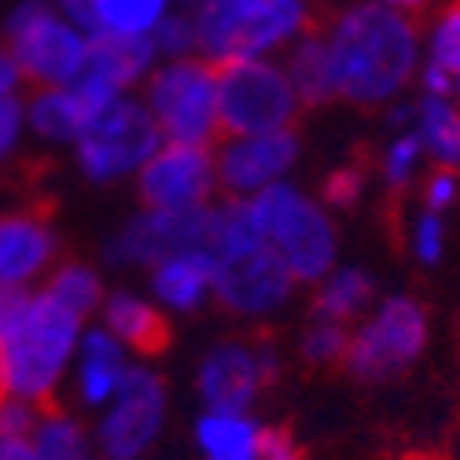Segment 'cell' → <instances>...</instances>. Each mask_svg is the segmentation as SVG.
<instances>
[{
  "label": "cell",
  "instance_id": "4dcf8cb0",
  "mask_svg": "<svg viewBox=\"0 0 460 460\" xmlns=\"http://www.w3.org/2000/svg\"><path fill=\"white\" fill-rule=\"evenodd\" d=\"M405 243H409V254L420 261V265H438L446 258V247H449V221L446 214H435V210H424L420 207L409 221V233H405Z\"/></svg>",
  "mask_w": 460,
  "mask_h": 460
},
{
  "label": "cell",
  "instance_id": "8992f818",
  "mask_svg": "<svg viewBox=\"0 0 460 460\" xmlns=\"http://www.w3.org/2000/svg\"><path fill=\"white\" fill-rule=\"evenodd\" d=\"M431 342V314L409 291L383 295L350 324V347L342 358L358 383H391L405 376Z\"/></svg>",
  "mask_w": 460,
  "mask_h": 460
},
{
  "label": "cell",
  "instance_id": "ab89813d",
  "mask_svg": "<svg viewBox=\"0 0 460 460\" xmlns=\"http://www.w3.org/2000/svg\"><path fill=\"white\" fill-rule=\"evenodd\" d=\"M379 4H387V8H394L402 15H409V19H424L442 4V0H379Z\"/></svg>",
  "mask_w": 460,
  "mask_h": 460
},
{
  "label": "cell",
  "instance_id": "277c9868",
  "mask_svg": "<svg viewBox=\"0 0 460 460\" xmlns=\"http://www.w3.org/2000/svg\"><path fill=\"white\" fill-rule=\"evenodd\" d=\"M78 328L82 317L66 310L59 298H52L49 291L30 295L19 321L0 335L4 368H8V394L37 402L41 409L52 405V387L74 354Z\"/></svg>",
  "mask_w": 460,
  "mask_h": 460
},
{
  "label": "cell",
  "instance_id": "d6986e66",
  "mask_svg": "<svg viewBox=\"0 0 460 460\" xmlns=\"http://www.w3.org/2000/svg\"><path fill=\"white\" fill-rule=\"evenodd\" d=\"M103 317H107V332L133 347L137 354L144 358H155L170 347V324L166 317L155 310V305H147L144 298L129 295V291H119L111 295L107 305H103Z\"/></svg>",
  "mask_w": 460,
  "mask_h": 460
},
{
  "label": "cell",
  "instance_id": "f1b7e54d",
  "mask_svg": "<svg viewBox=\"0 0 460 460\" xmlns=\"http://www.w3.org/2000/svg\"><path fill=\"white\" fill-rule=\"evenodd\" d=\"M33 449L41 460H89L82 428L52 405L41 409V420L33 428Z\"/></svg>",
  "mask_w": 460,
  "mask_h": 460
},
{
  "label": "cell",
  "instance_id": "7402d4cb",
  "mask_svg": "<svg viewBox=\"0 0 460 460\" xmlns=\"http://www.w3.org/2000/svg\"><path fill=\"white\" fill-rule=\"evenodd\" d=\"M261 431L247 412L207 409L196 424V438L207 460H258Z\"/></svg>",
  "mask_w": 460,
  "mask_h": 460
},
{
  "label": "cell",
  "instance_id": "ffe728a7",
  "mask_svg": "<svg viewBox=\"0 0 460 460\" xmlns=\"http://www.w3.org/2000/svg\"><path fill=\"white\" fill-rule=\"evenodd\" d=\"M412 133L424 144L431 166L460 170V103L453 96H424L412 100Z\"/></svg>",
  "mask_w": 460,
  "mask_h": 460
},
{
  "label": "cell",
  "instance_id": "cb8c5ba5",
  "mask_svg": "<svg viewBox=\"0 0 460 460\" xmlns=\"http://www.w3.org/2000/svg\"><path fill=\"white\" fill-rule=\"evenodd\" d=\"M288 78L302 100V107H321L335 100V82H332V63H328V49L324 37L314 26L310 33H302L298 41L288 49Z\"/></svg>",
  "mask_w": 460,
  "mask_h": 460
},
{
  "label": "cell",
  "instance_id": "7bdbcfd3",
  "mask_svg": "<svg viewBox=\"0 0 460 460\" xmlns=\"http://www.w3.org/2000/svg\"><path fill=\"white\" fill-rule=\"evenodd\" d=\"M203 4V0H181V8H188V12H196Z\"/></svg>",
  "mask_w": 460,
  "mask_h": 460
},
{
  "label": "cell",
  "instance_id": "60d3db41",
  "mask_svg": "<svg viewBox=\"0 0 460 460\" xmlns=\"http://www.w3.org/2000/svg\"><path fill=\"white\" fill-rule=\"evenodd\" d=\"M8 394V368H4V347H0V398Z\"/></svg>",
  "mask_w": 460,
  "mask_h": 460
},
{
  "label": "cell",
  "instance_id": "ac0fdd59",
  "mask_svg": "<svg viewBox=\"0 0 460 460\" xmlns=\"http://www.w3.org/2000/svg\"><path fill=\"white\" fill-rule=\"evenodd\" d=\"M155 41L151 37H119V33H89V59L82 74L107 82L114 93L133 85L155 59Z\"/></svg>",
  "mask_w": 460,
  "mask_h": 460
},
{
  "label": "cell",
  "instance_id": "2e32d148",
  "mask_svg": "<svg viewBox=\"0 0 460 460\" xmlns=\"http://www.w3.org/2000/svg\"><path fill=\"white\" fill-rule=\"evenodd\" d=\"M114 100H119V93L107 82L82 74L70 85L37 93L30 103V126L49 140H78Z\"/></svg>",
  "mask_w": 460,
  "mask_h": 460
},
{
  "label": "cell",
  "instance_id": "1f68e13d",
  "mask_svg": "<svg viewBox=\"0 0 460 460\" xmlns=\"http://www.w3.org/2000/svg\"><path fill=\"white\" fill-rule=\"evenodd\" d=\"M350 347V324L314 317V324L302 335V358L310 365H342Z\"/></svg>",
  "mask_w": 460,
  "mask_h": 460
},
{
  "label": "cell",
  "instance_id": "d4e9b609",
  "mask_svg": "<svg viewBox=\"0 0 460 460\" xmlns=\"http://www.w3.org/2000/svg\"><path fill=\"white\" fill-rule=\"evenodd\" d=\"M126 376V361H122V347L107 328L103 332H89L82 342V398L89 405H100L107 398H114L119 383Z\"/></svg>",
  "mask_w": 460,
  "mask_h": 460
},
{
  "label": "cell",
  "instance_id": "44dd1931",
  "mask_svg": "<svg viewBox=\"0 0 460 460\" xmlns=\"http://www.w3.org/2000/svg\"><path fill=\"white\" fill-rule=\"evenodd\" d=\"M314 317L354 324L376 302V280L361 265H335L328 277L314 284Z\"/></svg>",
  "mask_w": 460,
  "mask_h": 460
},
{
  "label": "cell",
  "instance_id": "e0dca14e",
  "mask_svg": "<svg viewBox=\"0 0 460 460\" xmlns=\"http://www.w3.org/2000/svg\"><path fill=\"white\" fill-rule=\"evenodd\" d=\"M56 254L52 228L37 214L0 217V284L22 288L45 270Z\"/></svg>",
  "mask_w": 460,
  "mask_h": 460
},
{
  "label": "cell",
  "instance_id": "9c48e42d",
  "mask_svg": "<svg viewBox=\"0 0 460 460\" xmlns=\"http://www.w3.org/2000/svg\"><path fill=\"white\" fill-rule=\"evenodd\" d=\"M147 111L166 140L173 144H210L221 133L217 119V66L199 59H173L155 70L147 85Z\"/></svg>",
  "mask_w": 460,
  "mask_h": 460
},
{
  "label": "cell",
  "instance_id": "9a60e30c",
  "mask_svg": "<svg viewBox=\"0 0 460 460\" xmlns=\"http://www.w3.org/2000/svg\"><path fill=\"white\" fill-rule=\"evenodd\" d=\"M298 133L291 129H273V133H251V137H233L221 155H217V181L233 191L236 199H247L254 191L270 188L288 177V170L298 163Z\"/></svg>",
  "mask_w": 460,
  "mask_h": 460
},
{
  "label": "cell",
  "instance_id": "836d02e7",
  "mask_svg": "<svg viewBox=\"0 0 460 460\" xmlns=\"http://www.w3.org/2000/svg\"><path fill=\"white\" fill-rule=\"evenodd\" d=\"M365 188H368V177L361 166H339L324 177V203L335 207V210H350L354 203H361L365 196Z\"/></svg>",
  "mask_w": 460,
  "mask_h": 460
},
{
  "label": "cell",
  "instance_id": "d6a6232c",
  "mask_svg": "<svg viewBox=\"0 0 460 460\" xmlns=\"http://www.w3.org/2000/svg\"><path fill=\"white\" fill-rule=\"evenodd\" d=\"M420 188V207L435 210V214H449L460 203V170L449 166H428L424 177L416 181Z\"/></svg>",
  "mask_w": 460,
  "mask_h": 460
},
{
  "label": "cell",
  "instance_id": "603a6c76",
  "mask_svg": "<svg viewBox=\"0 0 460 460\" xmlns=\"http://www.w3.org/2000/svg\"><path fill=\"white\" fill-rule=\"evenodd\" d=\"M214 288V261L207 251H181L155 265V295L173 310H196Z\"/></svg>",
  "mask_w": 460,
  "mask_h": 460
},
{
  "label": "cell",
  "instance_id": "ba28073f",
  "mask_svg": "<svg viewBox=\"0 0 460 460\" xmlns=\"http://www.w3.org/2000/svg\"><path fill=\"white\" fill-rule=\"evenodd\" d=\"M8 52L22 78L37 89H59L82 78L89 59V37L70 19L52 15L41 0H26L8 19Z\"/></svg>",
  "mask_w": 460,
  "mask_h": 460
},
{
  "label": "cell",
  "instance_id": "83f0119b",
  "mask_svg": "<svg viewBox=\"0 0 460 460\" xmlns=\"http://www.w3.org/2000/svg\"><path fill=\"white\" fill-rule=\"evenodd\" d=\"M424 33V63H435L449 74L460 70V0H442L420 26Z\"/></svg>",
  "mask_w": 460,
  "mask_h": 460
},
{
  "label": "cell",
  "instance_id": "b9f144b4",
  "mask_svg": "<svg viewBox=\"0 0 460 460\" xmlns=\"http://www.w3.org/2000/svg\"><path fill=\"white\" fill-rule=\"evenodd\" d=\"M449 96H453V100H456V103H460V70H456V74H453V93H449Z\"/></svg>",
  "mask_w": 460,
  "mask_h": 460
},
{
  "label": "cell",
  "instance_id": "484cf974",
  "mask_svg": "<svg viewBox=\"0 0 460 460\" xmlns=\"http://www.w3.org/2000/svg\"><path fill=\"white\" fill-rule=\"evenodd\" d=\"M170 0H96L93 4V33L119 37H151L166 19Z\"/></svg>",
  "mask_w": 460,
  "mask_h": 460
},
{
  "label": "cell",
  "instance_id": "30bf717a",
  "mask_svg": "<svg viewBox=\"0 0 460 460\" xmlns=\"http://www.w3.org/2000/svg\"><path fill=\"white\" fill-rule=\"evenodd\" d=\"M159 140L163 129L144 103L114 100L74 144H78L82 170L93 181H114L140 170L159 151Z\"/></svg>",
  "mask_w": 460,
  "mask_h": 460
},
{
  "label": "cell",
  "instance_id": "7a4b0ae2",
  "mask_svg": "<svg viewBox=\"0 0 460 460\" xmlns=\"http://www.w3.org/2000/svg\"><path fill=\"white\" fill-rule=\"evenodd\" d=\"M207 254L214 261L210 291L233 314H243V317L273 314L295 291V277L288 273L280 254L265 243L247 199L214 207Z\"/></svg>",
  "mask_w": 460,
  "mask_h": 460
},
{
  "label": "cell",
  "instance_id": "5bb4252c",
  "mask_svg": "<svg viewBox=\"0 0 460 460\" xmlns=\"http://www.w3.org/2000/svg\"><path fill=\"white\" fill-rule=\"evenodd\" d=\"M210 207L196 210H147L133 217L119 240L111 243V258L126 265H159L181 251H207L210 236Z\"/></svg>",
  "mask_w": 460,
  "mask_h": 460
},
{
  "label": "cell",
  "instance_id": "4316f807",
  "mask_svg": "<svg viewBox=\"0 0 460 460\" xmlns=\"http://www.w3.org/2000/svg\"><path fill=\"white\" fill-rule=\"evenodd\" d=\"M428 155H424V144L412 129H394L391 140L379 147V159H376V170H379V181L387 184L391 191H409L416 188V181L424 177L428 170Z\"/></svg>",
  "mask_w": 460,
  "mask_h": 460
},
{
  "label": "cell",
  "instance_id": "8d00e7d4",
  "mask_svg": "<svg viewBox=\"0 0 460 460\" xmlns=\"http://www.w3.org/2000/svg\"><path fill=\"white\" fill-rule=\"evenodd\" d=\"M258 460H305V453L298 449V442H295L288 431H280V428H265V431H261Z\"/></svg>",
  "mask_w": 460,
  "mask_h": 460
},
{
  "label": "cell",
  "instance_id": "7c38bea8",
  "mask_svg": "<svg viewBox=\"0 0 460 460\" xmlns=\"http://www.w3.org/2000/svg\"><path fill=\"white\" fill-rule=\"evenodd\" d=\"M280 372V358L273 342L247 339V342H221L207 354L199 368V391L210 409L221 412H247L254 398L270 387Z\"/></svg>",
  "mask_w": 460,
  "mask_h": 460
},
{
  "label": "cell",
  "instance_id": "8fae6325",
  "mask_svg": "<svg viewBox=\"0 0 460 460\" xmlns=\"http://www.w3.org/2000/svg\"><path fill=\"white\" fill-rule=\"evenodd\" d=\"M166 387L155 372L126 368L114 402L100 424V449L107 460H137L163 431Z\"/></svg>",
  "mask_w": 460,
  "mask_h": 460
},
{
  "label": "cell",
  "instance_id": "e575fe53",
  "mask_svg": "<svg viewBox=\"0 0 460 460\" xmlns=\"http://www.w3.org/2000/svg\"><path fill=\"white\" fill-rule=\"evenodd\" d=\"M151 41H155V49L166 56H184V52L196 49V22L188 15H166L155 26V33H151Z\"/></svg>",
  "mask_w": 460,
  "mask_h": 460
},
{
  "label": "cell",
  "instance_id": "f546056e",
  "mask_svg": "<svg viewBox=\"0 0 460 460\" xmlns=\"http://www.w3.org/2000/svg\"><path fill=\"white\" fill-rule=\"evenodd\" d=\"M52 298H59L66 310H74L78 317L93 314L100 305V277L93 270H85V265H59V270L52 273L49 288H45Z\"/></svg>",
  "mask_w": 460,
  "mask_h": 460
},
{
  "label": "cell",
  "instance_id": "5b68a950",
  "mask_svg": "<svg viewBox=\"0 0 460 460\" xmlns=\"http://www.w3.org/2000/svg\"><path fill=\"white\" fill-rule=\"evenodd\" d=\"M251 214L295 284H317L339 265V233L328 210L302 188L277 181L247 196Z\"/></svg>",
  "mask_w": 460,
  "mask_h": 460
},
{
  "label": "cell",
  "instance_id": "52a82bcc",
  "mask_svg": "<svg viewBox=\"0 0 460 460\" xmlns=\"http://www.w3.org/2000/svg\"><path fill=\"white\" fill-rule=\"evenodd\" d=\"M302 100L288 70L273 59H228L217 63V119L233 137L291 129Z\"/></svg>",
  "mask_w": 460,
  "mask_h": 460
},
{
  "label": "cell",
  "instance_id": "f35d334b",
  "mask_svg": "<svg viewBox=\"0 0 460 460\" xmlns=\"http://www.w3.org/2000/svg\"><path fill=\"white\" fill-rule=\"evenodd\" d=\"M19 82H22V70H19L15 56L12 52H0V103L15 96Z\"/></svg>",
  "mask_w": 460,
  "mask_h": 460
},
{
  "label": "cell",
  "instance_id": "4fadbf2b",
  "mask_svg": "<svg viewBox=\"0 0 460 460\" xmlns=\"http://www.w3.org/2000/svg\"><path fill=\"white\" fill-rule=\"evenodd\" d=\"M217 184V163L203 144H166L140 166V199L147 210L207 207Z\"/></svg>",
  "mask_w": 460,
  "mask_h": 460
},
{
  "label": "cell",
  "instance_id": "74e56055",
  "mask_svg": "<svg viewBox=\"0 0 460 460\" xmlns=\"http://www.w3.org/2000/svg\"><path fill=\"white\" fill-rule=\"evenodd\" d=\"M59 4V12H63V19H70L78 30H85V33H93V4L96 0H56Z\"/></svg>",
  "mask_w": 460,
  "mask_h": 460
},
{
  "label": "cell",
  "instance_id": "d590c367",
  "mask_svg": "<svg viewBox=\"0 0 460 460\" xmlns=\"http://www.w3.org/2000/svg\"><path fill=\"white\" fill-rule=\"evenodd\" d=\"M22 119H26V111H22V103H19L15 96L0 103V159H8V155H12V147L19 144Z\"/></svg>",
  "mask_w": 460,
  "mask_h": 460
},
{
  "label": "cell",
  "instance_id": "3957f363",
  "mask_svg": "<svg viewBox=\"0 0 460 460\" xmlns=\"http://www.w3.org/2000/svg\"><path fill=\"white\" fill-rule=\"evenodd\" d=\"M191 22L196 49H203L214 66L291 49L317 26L310 0H203Z\"/></svg>",
  "mask_w": 460,
  "mask_h": 460
},
{
  "label": "cell",
  "instance_id": "6da1fadb",
  "mask_svg": "<svg viewBox=\"0 0 460 460\" xmlns=\"http://www.w3.org/2000/svg\"><path fill=\"white\" fill-rule=\"evenodd\" d=\"M335 100L358 107H391L416 85L424 63L420 19H409L379 0H350L324 26Z\"/></svg>",
  "mask_w": 460,
  "mask_h": 460
}]
</instances>
